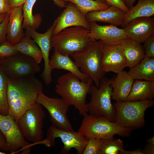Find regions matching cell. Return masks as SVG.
<instances>
[{
	"instance_id": "23",
	"label": "cell",
	"mask_w": 154,
	"mask_h": 154,
	"mask_svg": "<svg viewBox=\"0 0 154 154\" xmlns=\"http://www.w3.org/2000/svg\"><path fill=\"white\" fill-rule=\"evenodd\" d=\"M154 15V0H138L137 3L126 13L121 25L123 28L132 20Z\"/></svg>"
},
{
	"instance_id": "9",
	"label": "cell",
	"mask_w": 154,
	"mask_h": 154,
	"mask_svg": "<svg viewBox=\"0 0 154 154\" xmlns=\"http://www.w3.org/2000/svg\"><path fill=\"white\" fill-rule=\"evenodd\" d=\"M60 138L63 144L60 153H68L72 148L75 149L77 153L83 154L88 143L89 138L78 132L74 130L60 129L51 126L48 129L46 138L38 143L47 147H52L55 144L56 138Z\"/></svg>"
},
{
	"instance_id": "1",
	"label": "cell",
	"mask_w": 154,
	"mask_h": 154,
	"mask_svg": "<svg viewBox=\"0 0 154 154\" xmlns=\"http://www.w3.org/2000/svg\"><path fill=\"white\" fill-rule=\"evenodd\" d=\"M42 90V82L34 76L19 78L8 76V114L17 122L28 110L37 103Z\"/></svg>"
},
{
	"instance_id": "3",
	"label": "cell",
	"mask_w": 154,
	"mask_h": 154,
	"mask_svg": "<svg viewBox=\"0 0 154 154\" xmlns=\"http://www.w3.org/2000/svg\"><path fill=\"white\" fill-rule=\"evenodd\" d=\"M96 41L92 37L89 29L78 26L68 27L51 38V45L60 54L71 56L81 51Z\"/></svg>"
},
{
	"instance_id": "14",
	"label": "cell",
	"mask_w": 154,
	"mask_h": 154,
	"mask_svg": "<svg viewBox=\"0 0 154 154\" xmlns=\"http://www.w3.org/2000/svg\"><path fill=\"white\" fill-rule=\"evenodd\" d=\"M102 66L106 72L120 73L127 67L123 50L120 44H108L102 43Z\"/></svg>"
},
{
	"instance_id": "37",
	"label": "cell",
	"mask_w": 154,
	"mask_h": 154,
	"mask_svg": "<svg viewBox=\"0 0 154 154\" xmlns=\"http://www.w3.org/2000/svg\"><path fill=\"white\" fill-rule=\"evenodd\" d=\"M120 154H145L143 149L139 148L133 151H127L123 149L120 153Z\"/></svg>"
},
{
	"instance_id": "16",
	"label": "cell",
	"mask_w": 154,
	"mask_h": 154,
	"mask_svg": "<svg viewBox=\"0 0 154 154\" xmlns=\"http://www.w3.org/2000/svg\"><path fill=\"white\" fill-rule=\"evenodd\" d=\"M127 38L140 43L154 35V17H143L133 19L123 28Z\"/></svg>"
},
{
	"instance_id": "20",
	"label": "cell",
	"mask_w": 154,
	"mask_h": 154,
	"mask_svg": "<svg viewBox=\"0 0 154 154\" xmlns=\"http://www.w3.org/2000/svg\"><path fill=\"white\" fill-rule=\"evenodd\" d=\"M133 80L126 71L117 74L111 84L112 98L116 102L127 101Z\"/></svg>"
},
{
	"instance_id": "42",
	"label": "cell",
	"mask_w": 154,
	"mask_h": 154,
	"mask_svg": "<svg viewBox=\"0 0 154 154\" xmlns=\"http://www.w3.org/2000/svg\"><path fill=\"white\" fill-rule=\"evenodd\" d=\"M31 147L26 148L23 150L22 151L21 153L28 154L30 153L31 151Z\"/></svg>"
},
{
	"instance_id": "31",
	"label": "cell",
	"mask_w": 154,
	"mask_h": 154,
	"mask_svg": "<svg viewBox=\"0 0 154 154\" xmlns=\"http://www.w3.org/2000/svg\"><path fill=\"white\" fill-rule=\"evenodd\" d=\"M18 52L13 44L6 40L0 44V58H7Z\"/></svg>"
},
{
	"instance_id": "25",
	"label": "cell",
	"mask_w": 154,
	"mask_h": 154,
	"mask_svg": "<svg viewBox=\"0 0 154 154\" xmlns=\"http://www.w3.org/2000/svg\"><path fill=\"white\" fill-rule=\"evenodd\" d=\"M128 73L134 80L154 81V57L145 56Z\"/></svg>"
},
{
	"instance_id": "27",
	"label": "cell",
	"mask_w": 154,
	"mask_h": 154,
	"mask_svg": "<svg viewBox=\"0 0 154 154\" xmlns=\"http://www.w3.org/2000/svg\"><path fill=\"white\" fill-rule=\"evenodd\" d=\"M66 3L70 2L77 7L85 16L88 13L104 9L109 6L101 0H64Z\"/></svg>"
},
{
	"instance_id": "8",
	"label": "cell",
	"mask_w": 154,
	"mask_h": 154,
	"mask_svg": "<svg viewBox=\"0 0 154 154\" xmlns=\"http://www.w3.org/2000/svg\"><path fill=\"white\" fill-rule=\"evenodd\" d=\"M45 114L42 106L36 103L20 118L17 123L25 139L31 147L43 139V121Z\"/></svg>"
},
{
	"instance_id": "46",
	"label": "cell",
	"mask_w": 154,
	"mask_h": 154,
	"mask_svg": "<svg viewBox=\"0 0 154 154\" xmlns=\"http://www.w3.org/2000/svg\"><path fill=\"white\" fill-rule=\"evenodd\" d=\"M102 0V1H104L105 2V0Z\"/></svg>"
},
{
	"instance_id": "17",
	"label": "cell",
	"mask_w": 154,
	"mask_h": 154,
	"mask_svg": "<svg viewBox=\"0 0 154 154\" xmlns=\"http://www.w3.org/2000/svg\"><path fill=\"white\" fill-rule=\"evenodd\" d=\"M89 29L93 39L100 40L104 44H119L121 40L127 38L123 28L112 25H101L92 22H90Z\"/></svg>"
},
{
	"instance_id": "44",
	"label": "cell",
	"mask_w": 154,
	"mask_h": 154,
	"mask_svg": "<svg viewBox=\"0 0 154 154\" xmlns=\"http://www.w3.org/2000/svg\"><path fill=\"white\" fill-rule=\"evenodd\" d=\"M5 154L6 153L4 152L0 151V154Z\"/></svg>"
},
{
	"instance_id": "43",
	"label": "cell",
	"mask_w": 154,
	"mask_h": 154,
	"mask_svg": "<svg viewBox=\"0 0 154 154\" xmlns=\"http://www.w3.org/2000/svg\"><path fill=\"white\" fill-rule=\"evenodd\" d=\"M5 14H3L0 15V23L3 21V20L5 15Z\"/></svg>"
},
{
	"instance_id": "36",
	"label": "cell",
	"mask_w": 154,
	"mask_h": 154,
	"mask_svg": "<svg viewBox=\"0 0 154 154\" xmlns=\"http://www.w3.org/2000/svg\"><path fill=\"white\" fill-rule=\"evenodd\" d=\"M12 9L19 7L23 6L26 0H7Z\"/></svg>"
},
{
	"instance_id": "2",
	"label": "cell",
	"mask_w": 154,
	"mask_h": 154,
	"mask_svg": "<svg viewBox=\"0 0 154 154\" xmlns=\"http://www.w3.org/2000/svg\"><path fill=\"white\" fill-rule=\"evenodd\" d=\"M93 82L90 78L87 81H82L69 72L58 78L55 90L66 102L74 106L83 116L88 113L86 98Z\"/></svg>"
},
{
	"instance_id": "29",
	"label": "cell",
	"mask_w": 154,
	"mask_h": 154,
	"mask_svg": "<svg viewBox=\"0 0 154 154\" xmlns=\"http://www.w3.org/2000/svg\"><path fill=\"white\" fill-rule=\"evenodd\" d=\"M8 76L0 68V113L3 115L9 114L7 96Z\"/></svg>"
},
{
	"instance_id": "24",
	"label": "cell",
	"mask_w": 154,
	"mask_h": 154,
	"mask_svg": "<svg viewBox=\"0 0 154 154\" xmlns=\"http://www.w3.org/2000/svg\"><path fill=\"white\" fill-rule=\"evenodd\" d=\"M154 97V81L134 80L128 101L152 100Z\"/></svg>"
},
{
	"instance_id": "15",
	"label": "cell",
	"mask_w": 154,
	"mask_h": 154,
	"mask_svg": "<svg viewBox=\"0 0 154 154\" xmlns=\"http://www.w3.org/2000/svg\"><path fill=\"white\" fill-rule=\"evenodd\" d=\"M65 8L56 19V25L53 32L55 35L65 28L80 26L89 29L90 22L74 3L69 2Z\"/></svg>"
},
{
	"instance_id": "12",
	"label": "cell",
	"mask_w": 154,
	"mask_h": 154,
	"mask_svg": "<svg viewBox=\"0 0 154 154\" xmlns=\"http://www.w3.org/2000/svg\"><path fill=\"white\" fill-rule=\"evenodd\" d=\"M0 131L6 141L5 151L15 153L31 147L30 143L25 138L17 122L9 114L0 113Z\"/></svg>"
},
{
	"instance_id": "38",
	"label": "cell",
	"mask_w": 154,
	"mask_h": 154,
	"mask_svg": "<svg viewBox=\"0 0 154 154\" xmlns=\"http://www.w3.org/2000/svg\"><path fill=\"white\" fill-rule=\"evenodd\" d=\"M143 150L145 154H154V145L147 143L145 146Z\"/></svg>"
},
{
	"instance_id": "13",
	"label": "cell",
	"mask_w": 154,
	"mask_h": 154,
	"mask_svg": "<svg viewBox=\"0 0 154 154\" xmlns=\"http://www.w3.org/2000/svg\"><path fill=\"white\" fill-rule=\"evenodd\" d=\"M56 25L55 20L52 25L43 33L37 32L36 29L29 26L27 27L25 33L32 38L38 44L40 48L43 55L44 62V68L41 74V77L47 85L52 82L51 76L52 70L49 66V55L52 47L51 38L53 32Z\"/></svg>"
},
{
	"instance_id": "10",
	"label": "cell",
	"mask_w": 154,
	"mask_h": 154,
	"mask_svg": "<svg viewBox=\"0 0 154 154\" xmlns=\"http://www.w3.org/2000/svg\"><path fill=\"white\" fill-rule=\"evenodd\" d=\"M0 68L11 77L34 76L41 70L33 58L19 52L0 60Z\"/></svg>"
},
{
	"instance_id": "22",
	"label": "cell",
	"mask_w": 154,
	"mask_h": 154,
	"mask_svg": "<svg viewBox=\"0 0 154 154\" xmlns=\"http://www.w3.org/2000/svg\"><path fill=\"white\" fill-rule=\"evenodd\" d=\"M119 44L123 50L127 67L130 69L137 65L145 57V51L141 43L127 38L121 40Z\"/></svg>"
},
{
	"instance_id": "41",
	"label": "cell",
	"mask_w": 154,
	"mask_h": 154,
	"mask_svg": "<svg viewBox=\"0 0 154 154\" xmlns=\"http://www.w3.org/2000/svg\"><path fill=\"white\" fill-rule=\"evenodd\" d=\"M146 141L148 143L154 145V137L148 138L146 140Z\"/></svg>"
},
{
	"instance_id": "19",
	"label": "cell",
	"mask_w": 154,
	"mask_h": 154,
	"mask_svg": "<svg viewBox=\"0 0 154 154\" xmlns=\"http://www.w3.org/2000/svg\"><path fill=\"white\" fill-rule=\"evenodd\" d=\"M125 13L120 9L112 5L103 10L90 12L85 17L90 22H100L117 26L121 25Z\"/></svg>"
},
{
	"instance_id": "32",
	"label": "cell",
	"mask_w": 154,
	"mask_h": 154,
	"mask_svg": "<svg viewBox=\"0 0 154 154\" xmlns=\"http://www.w3.org/2000/svg\"><path fill=\"white\" fill-rule=\"evenodd\" d=\"M143 45L145 53V56L154 57V35L146 40Z\"/></svg>"
},
{
	"instance_id": "18",
	"label": "cell",
	"mask_w": 154,
	"mask_h": 154,
	"mask_svg": "<svg viewBox=\"0 0 154 154\" xmlns=\"http://www.w3.org/2000/svg\"><path fill=\"white\" fill-rule=\"evenodd\" d=\"M23 19V6L12 9L9 15L6 40L12 44L19 42L25 35L22 27Z\"/></svg>"
},
{
	"instance_id": "21",
	"label": "cell",
	"mask_w": 154,
	"mask_h": 154,
	"mask_svg": "<svg viewBox=\"0 0 154 154\" xmlns=\"http://www.w3.org/2000/svg\"><path fill=\"white\" fill-rule=\"evenodd\" d=\"M49 65L51 70L54 69H59L68 71L82 81H87L89 78L80 70L77 64L69 56L61 54L55 49L50 60Z\"/></svg>"
},
{
	"instance_id": "11",
	"label": "cell",
	"mask_w": 154,
	"mask_h": 154,
	"mask_svg": "<svg viewBox=\"0 0 154 154\" xmlns=\"http://www.w3.org/2000/svg\"><path fill=\"white\" fill-rule=\"evenodd\" d=\"M37 102L48 111L51 126L60 129L74 130L67 115L70 106L62 98L49 97L42 92L39 96Z\"/></svg>"
},
{
	"instance_id": "35",
	"label": "cell",
	"mask_w": 154,
	"mask_h": 154,
	"mask_svg": "<svg viewBox=\"0 0 154 154\" xmlns=\"http://www.w3.org/2000/svg\"><path fill=\"white\" fill-rule=\"evenodd\" d=\"M12 9L7 0H0V15L6 13L9 15Z\"/></svg>"
},
{
	"instance_id": "26",
	"label": "cell",
	"mask_w": 154,
	"mask_h": 154,
	"mask_svg": "<svg viewBox=\"0 0 154 154\" xmlns=\"http://www.w3.org/2000/svg\"><path fill=\"white\" fill-rule=\"evenodd\" d=\"M13 45L18 52L32 58L38 64L41 63L43 59L41 51L35 41L28 35L25 33L19 42Z\"/></svg>"
},
{
	"instance_id": "39",
	"label": "cell",
	"mask_w": 154,
	"mask_h": 154,
	"mask_svg": "<svg viewBox=\"0 0 154 154\" xmlns=\"http://www.w3.org/2000/svg\"><path fill=\"white\" fill-rule=\"evenodd\" d=\"M6 146V141L5 138L0 131V149L5 151Z\"/></svg>"
},
{
	"instance_id": "40",
	"label": "cell",
	"mask_w": 154,
	"mask_h": 154,
	"mask_svg": "<svg viewBox=\"0 0 154 154\" xmlns=\"http://www.w3.org/2000/svg\"><path fill=\"white\" fill-rule=\"evenodd\" d=\"M137 0H123L126 6L130 9L133 6L134 3Z\"/></svg>"
},
{
	"instance_id": "34",
	"label": "cell",
	"mask_w": 154,
	"mask_h": 154,
	"mask_svg": "<svg viewBox=\"0 0 154 154\" xmlns=\"http://www.w3.org/2000/svg\"><path fill=\"white\" fill-rule=\"evenodd\" d=\"M105 1L106 4L109 6L112 5L116 7L122 9L125 13L129 10L123 0H105Z\"/></svg>"
},
{
	"instance_id": "33",
	"label": "cell",
	"mask_w": 154,
	"mask_h": 154,
	"mask_svg": "<svg viewBox=\"0 0 154 154\" xmlns=\"http://www.w3.org/2000/svg\"><path fill=\"white\" fill-rule=\"evenodd\" d=\"M9 19V15L6 13L3 20L0 23V44L6 41Z\"/></svg>"
},
{
	"instance_id": "45",
	"label": "cell",
	"mask_w": 154,
	"mask_h": 154,
	"mask_svg": "<svg viewBox=\"0 0 154 154\" xmlns=\"http://www.w3.org/2000/svg\"><path fill=\"white\" fill-rule=\"evenodd\" d=\"M60 1H63V2H64V0H59Z\"/></svg>"
},
{
	"instance_id": "7",
	"label": "cell",
	"mask_w": 154,
	"mask_h": 154,
	"mask_svg": "<svg viewBox=\"0 0 154 154\" xmlns=\"http://www.w3.org/2000/svg\"><path fill=\"white\" fill-rule=\"evenodd\" d=\"M102 44L101 40L96 41L71 56L80 70L91 78L98 87L106 74L101 64Z\"/></svg>"
},
{
	"instance_id": "4",
	"label": "cell",
	"mask_w": 154,
	"mask_h": 154,
	"mask_svg": "<svg viewBox=\"0 0 154 154\" xmlns=\"http://www.w3.org/2000/svg\"><path fill=\"white\" fill-rule=\"evenodd\" d=\"M83 116L78 132L88 138L111 139L116 135L127 137L134 130L112 122L103 116H96L88 113Z\"/></svg>"
},
{
	"instance_id": "47",
	"label": "cell",
	"mask_w": 154,
	"mask_h": 154,
	"mask_svg": "<svg viewBox=\"0 0 154 154\" xmlns=\"http://www.w3.org/2000/svg\"></svg>"
},
{
	"instance_id": "5",
	"label": "cell",
	"mask_w": 154,
	"mask_h": 154,
	"mask_svg": "<svg viewBox=\"0 0 154 154\" xmlns=\"http://www.w3.org/2000/svg\"><path fill=\"white\" fill-rule=\"evenodd\" d=\"M114 122L123 127L134 130L144 127L145 112L154 105V101L146 100L138 101L116 102Z\"/></svg>"
},
{
	"instance_id": "30",
	"label": "cell",
	"mask_w": 154,
	"mask_h": 154,
	"mask_svg": "<svg viewBox=\"0 0 154 154\" xmlns=\"http://www.w3.org/2000/svg\"><path fill=\"white\" fill-rule=\"evenodd\" d=\"M83 154H100V148L103 139L88 138Z\"/></svg>"
},
{
	"instance_id": "6",
	"label": "cell",
	"mask_w": 154,
	"mask_h": 154,
	"mask_svg": "<svg viewBox=\"0 0 154 154\" xmlns=\"http://www.w3.org/2000/svg\"><path fill=\"white\" fill-rule=\"evenodd\" d=\"M115 76L111 79L103 77L100 81L98 87L92 84L88 92L91 96L90 100L87 104L89 114L103 116L114 122L115 108L111 100L112 88L111 84Z\"/></svg>"
},
{
	"instance_id": "28",
	"label": "cell",
	"mask_w": 154,
	"mask_h": 154,
	"mask_svg": "<svg viewBox=\"0 0 154 154\" xmlns=\"http://www.w3.org/2000/svg\"><path fill=\"white\" fill-rule=\"evenodd\" d=\"M123 141L114 138L104 139L100 148V154H119L124 149Z\"/></svg>"
}]
</instances>
